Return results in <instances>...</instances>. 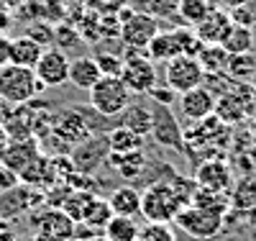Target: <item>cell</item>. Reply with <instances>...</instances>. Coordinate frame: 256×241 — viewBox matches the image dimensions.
<instances>
[{
  "instance_id": "1",
  "label": "cell",
  "mask_w": 256,
  "mask_h": 241,
  "mask_svg": "<svg viewBox=\"0 0 256 241\" xmlns=\"http://www.w3.org/2000/svg\"><path fill=\"white\" fill-rule=\"evenodd\" d=\"M184 198L174 190L169 180H156L141 190V215L146 221L174 223L177 213L184 208Z\"/></svg>"
},
{
  "instance_id": "2",
  "label": "cell",
  "mask_w": 256,
  "mask_h": 241,
  "mask_svg": "<svg viewBox=\"0 0 256 241\" xmlns=\"http://www.w3.org/2000/svg\"><path fill=\"white\" fill-rule=\"evenodd\" d=\"M41 93H44V85L38 82L34 67H20L13 62L0 67V98L8 105L34 103Z\"/></svg>"
},
{
  "instance_id": "3",
  "label": "cell",
  "mask_w": 256,
  "mask_h": 241,
  "mask_svg": "<svg viewBox=\"0 0 256 241\" xmlns=\"http://www.w3.org/2000/svg\"><path fill=\"white\" fill-rule=\"evenodd\" d=\"M88 93H90V105L105 118H118L128 108V103L134 100V93L123 85V80L110 75H102Z\"/></svg>"
},
{
  "instance_id": "4",
  "label": "cell",
  "mask_w": 256,
  "mask_h": 241,
  "mask_svg": "<svg viewBox=\"0 0 256 241\" xmlns=\"http://www.w3.org/2000/svg\"><path fill=\"white\" fill-rule=\"evenodd\" d=\"M254 105L256 93L251 82H233L223 95H216V116L228 126H238L254 116Z\"/></svg>"
},
{
  "instance_id": "5",
  "label": "cell",
  "mask_w": 256,
  "mask_h": 241,
  "mask_svg": "<svg viewBox=\"0 0 256 241\" xmlns=\"http://www.w3.org/2000/svg\"><path fill=\"white\" fill-rule=\"evenodd\" d=\"M174 223L192 238H200V241H208V238H216L220 231H223V213L220 210H212V208H202V205H195L190 203L184 205Z\"/></svg>"
},
{
  "instance_id": "6",
  "label": "cell",
  "mask_w": 256,
  "mask_h": 241,
  "mask_svg": "<svg viewBox=\"0 0 256 241\" xmlns=\"http://www.w3.org/2000/svg\"><path fill=\"white\" fill-rule=\"evenodd\" d=\"M118 18H120V36L118 39L126 44V49L146 52L148 41L162 31L159 18H154L146 11H123Z\"/></svg>"
},
{
  "instance_id": "7",
  "label": "cell",
  "mask_w": 256,
  "mask_h": 241,
  "mask_svg": "<svg viewBox=\"0 0 256 241\" xmlns=\"http://www.w3.org/2000/svg\"><path fill=\"white\" fill-rule=\"evenodd\" d=\"M118 77L123 80V85L134 95H146L156 85V62L146 52L128 49V54L123 57V67H120Z\"/></svg>"
},
{
  "instance_id": "8",
  "label": "cell",
  "mask_w": 256,
  "mask_h": 241,
  "mask_svg": "<svg viewBox=\"0 0 256 241\" xmlns=\"http://www.w3.org/2000/svg\"><path fill=\"white\" fill-rule=\"evenodd\" d=\"M202 80H205V70L198 62V57L180 54L174 59L164 62V82H166V87H172L177 95L192 90V87H200Z\"/></svg>"
},
{
  "instance_id": "9",
  "label": "cell",
  "mask_w": 256,
  "mask_h": 241,
  "mask_svg": "<svg viewBox=\"0 0 256 241\" xmlns=\"http://www.w3.org/2000/svg\"><path fill=\"white\" fill-rule=\"evenodd\" d=\"M148 136L164 149L184 151V128L177 123V113L172 111V105H152V134Z\"/></svg>"
},
{
  "instance_id": "10",
  "label": "cell",
  "mask_w": 256,
  "mask_h": 241,
  "mask_svg": "<svg viewBox=\"0 0 256 241\" xmlns=\"http://www.w3.org/2000/svg\"><path fill=\"white\" fill-rule=\"evenodd\" d=\"M108 157H110L108 134H92L84 141H80L77 146H72L70 151V159L80 174H92Z\"/></svg>"
},
{
  "instance_id": "11",
  "label": "cell",
  "mask_w": 256,
  "mask_h": 241,
  "mask_svg": "<svg viewBox=\"0 0 256 241\" xmlns=\"http://www.w3.org/2000/svg\"><path fill=\"white\" fill-rule=\"evenodd\" d=\"M70 57L64 49L59 47H46L44 54H41V59L36 62V77L38 82L44 85V90L46 87H62L64 82H70Z\"/></svg>"
},
{
  "instance_id": "12",
  "label": "cell",
  "mask_w": 256,
  "mask_h": 241,
  "mask_svg": "<svg viewBox=\"0 0 256 241\" xmlns=\"http://www.w3.org/2000/svg\"><path fill=\"white\" fill-rule=\"evenodd\" d=\"M192 180L198 182V187H205V190H212V192H230L233 172H230V164L218 154V157H208L200 164H195Z\"/></svg>"
},
{
  "instance_id": "13",
  "label": "cell",
  "mask_w": 256,
  "mask_h": 241,
  "mask_svg": "<svg viewBox=\"0 0 256 241\" xmlns=\"http://www.w3.org/2000/svg\"><path fill=\"white\" fill-rule=\"evenodd\" d=\"M36 241H72L74 221L62 208H44L34 218Z\"/></svg>"
},
{
  "instance_id": "14",
  "label": "cell",
  "mask_w": 256,
  "mask_h": 241,
  "mask_svg": "<svg viewBox=\"0 0 256 241\" xmlns=\"http://www.w3.org/2000/svg\"><path fill=\"white\" fill-rule=\"evenodd\" d=\"M38 203H44V190H36L31 185L18 182L16 187L0 192V215L6 221H13V218L34 210Z\"/></svg>"
},
{
  "instance_id": "15",
  "label": "cell",
  "mask_w": 256,
  "mask_h": 241,
  "mask_svg": "<svg viewBox=\"0 0 256 241\" xmlns=\"http://www.w3.org/2000/svg\"><path fill=\"white\" fill-rule=\"evenodd\" d=\"M177 111L184 121L195 123V121H202L208 116L216 113V95H212L205 85L200 87H192V90L182 93L180 100H177Z\"/></svg>"
},
{
  "instance_id": "16",
  "label": "cell",
  "mask_w": 256,
  "mask_h": 241,
  "mask_svg": "<svg viewBox=\"0 0 256 241\" xmlns=\"http://www.w3.org/2000/svg\"><path fill=\"white\" fill-rule=\"evenodd\" d=\"M38 154H41V144L34 136L31 139H10L6 144V149L0 151V162L8 164L13 172H18V177H20V172H24Z\"/></svg>"
},
{
  "instance_id": "17",
  "label": "cell",
  "mask_w": 256,
  "mask_h": 241,
  "mask_svg": "<svg viewBox=\"0 0 256 241\" xmlns=\"http://www.w3.org/2000/svg\"><path fill=\"white\" fill-rule=\"evenodd\" d=\"M230 26H233V24H230L228 11L220 8V6H216L192 31L198 34V39H200L202 44H220V41L226 39V34L230 31Z\"/></svg>"
},
{
  "instance_id": "18",
  "label": "cell",
  "mask_w": 256,
  "mask_h": 241,
  "mask_svg": "<svg viewBox=\"0 0 256 241\" xmlns=\"http://www.w3.org/2000/svg\"><path fill=\"white\" fill-rule=\"evenodd\" d=\"M146 54L152 57L156 64H164V62H169V59H174V57L184 54V52H182V41H180L177 31H174V29H166V31L162 29L152 41H148Z\"/></svg>"
},
{
  "instance_id": "19",
  "label": "cell",
  "mask_w": 256,
  "mask_h": 241,
  "mask_svg": "<svg viewBox=\"0 0 256 241\" xmlns=\"http://www.w3.org/2000/svg\"><path fill=\"white\" fill-rule=\"evenodd\" d=\"M118 126H126L141 136H148L152 134V105H146L144 100H131L126 111L118 116Z\"/></svg>"
},
{
  "instance_id": "20",
  "label": "cell",
  "mask_w": 256,
  "mask_h": 241,
  "mask_svg": "<svg viewBox=\"0 0 256 241\" xmlns=\"http://www.w3.org/2000/svg\"><path fill=\"white\" fill-rule=\"evenodd\" d=\"M100 77H102V72L98 67L95 57H77V59L70 62V82H72V87H77V90L88 93Z\"/></svg>"
},
{
  "instance_id": "21",
  "label": "cell",
  "mask_w": 256,
  "mask_h": 241,
  "mask_svg": "<svg viewBox=\"0 0 256 241\" xmlns=\"http://www.w3.org/2000/svg\"><path fill=\"white\" fill-rule=\"evenodd\" d=\"M110 208H113V215H141V190L134 187V185H120L110 192L108 198Z\"/></svg>"
},
{
  "instance_id": "22",
  "label": "cell",
  "mask_w": 256,
  "mask_h": 241,
  "mask_svg": "<svg viewBox=\"0 0 256 241\" xmlns=\"http://www.w3.org/2000/svg\"><path fill=\"white\" fill-rule=\"evenodd\" d=\"M46 47L31 36H18V39H10V62L13 64H20V67H36V62L41 59Z\"/></svg>"
},
{
  "instance_id": "23",
  "label": "cell",
  "mask_w": 256,
  "mask_h": 241,
  "mask_svg": "<svg viewBox=\"0 0 256 241\" xmlns=\"http://www.w3.org/2000/svg\"><path fill=\"white\" fill-rule=\"evenodd\" d=\"M108 141H110V154H128V151H144L146 136L136 134V131L116 126L108 131Z\"/></svg>"
},
{
  "instance_id": "24",
  "label": "cell",
  "mask_w": 256,
  "mask_h": 241,
  "mask_svg": "<svg viewBox=\"0 0 256 241\" xmlns=\"http://www.w3.org/2000/svg\"><path fill=\"white\" fill-rule=\"evenodd\" d=\"M141 226L136 223V218L131 215H113L108 226L102 228L105 241H136Z\"/></svg>"
},
{
  "instance_id": "25",
  "label": "cell",
  "mask_w": 256,
  "mask_h": 241,
  "mask_svg": "<svg viewBox=\"0 0 256 241\" xmlns=\"http://www.w3.org/2000/svg\"><path fill=\"white\" fill-rule=\"evenodd\" d=\"M254 44H256L254 29L233 24L230 31L226 34V39L220 41V47H223L228 54H244V52H254Z\"/></svg>"
},
{
  "instance_id": "26",
  "label": "cell",
  "mask_w": 256,
  "mask_h": 241,
  "mask_svg": "<svg viewBox=\"0 0 256 241\" xmlns=\"http://www.w3.org/2000/svg\"><path fill=\"white\" fill-rule=\"evenodd\" d=\"M256 72V54L254 52H244V54H228L226 62V75L236 82H251Z\"/></svg>"
},
{
  "instance_id": "27",
  "label": "cell",
  "mask_w": 256,
  "mask_h": 241,
  "mask_svg": "<svg viewBox=\"0 0 256 241\" xmlns=\"http://www.w3.org/2000/svg\"><path fill=\"white\" fill-rule=\"evenodd\" d=\"M216 6H218L216 0H180V6H177V18L182 21L184 26L195 29Z\"/></svg>"
},
{
  "instance_id": "28",
  "label": "cell",
  "mask_w": 256,
  "mask_h": 241,
  "mask_svg": "<svg viewBox=\"0 0 256 241\" xmlns=\"http://www.w3.org/2000/svg\"><path fill=\"white\" fill-rule=\"evenodd\" d=\"M113 167L123 180H136L138 174L146 169V154L144 151H128V154H110Z\"/></svg>"
},
{
  "instance_id": "29",
  "label": "cell",
  "mask_w": 256,
  "mask_h": 241,
  "mask_svg": "<svg viewBox=\"0 0 256 241\" xmlns=\"http://www.w3.org/2000/svg\"><path fill=\"white\" fill-rule=\"evenodd\" d=\"M110 218H113V208H110V203H108V200H102V198H95V200L88 205V210H84L82 221H77V223H84V226H90L92 231L102 233V228L108 226Z\"/></svg>"
},
{
  "instance_id": "30",
  "label": "cell",
  "mask_w": 256,
  "mask_h": 241,
  "mask_svg": "<svg viewBox=\"0 0 256 241\" xmlns=\"http://www.w3.org/2000/svg\"><path fill=\"white\" fill-rule=\"evenodd\" d=\"M92 200H95V192H92V190L72 187V190L67 192V198H64V203H62V210L77 223V221H82L84 210H88V205H90Z\"/></svg>"
},
{
  "instance_id": "31",
  "label": "cell",
  "mask_w": 256,
  "mask_h": 241,
  "mask_svg": "<svg viewBox=\"0 0 256 241\" xmlns=\"http://www.w3.org/2000/svg\"><path fill=\"white\" fill-rule=\"evenodd\" d=\"M198 62L202 64L205 72H223L226 62H228V52L220 47V44H205L198 54Z\"/></svg>"
},
{
  "instance_id": "32",
  "label": "cell",
  "mask_w": 256,
  "mask_h": 241,
  "mask_svg": "<svg viewBox=\"0 0 256 241\" xmlns=\"http://www.w3.org/2000/svg\"><path fill=\"white\" fill-rule=\"evenodd\" d=\"M230 198V205L233 208H241V210H248L254 203H256V177H246L236 185V190L228 192Z\"/></svg>"
},
{
  "instance_id": "33",
  "label": "cell",
  "mask_w": 256,
  "mask_h": 241,
  "mask_svg": "<svg viewBox=\"0 0 256 241\" xmlns=\"http://www.w3.org/2000/svg\"><path fill=\"white\" fill-rule=\"evenodd\" d=\"M138 241H177V233H174L172 223L148 221V223L138 231Z\"/></svg>"
},
{
  "instance_id": "34",
  "label": "cell",
  "mask_w": 256,
  "mask_h": 241,
  "mask_svg": "<svg viewBox=\"0 0 256 241\" xmlns=\"http://www.w3.org/2000/svg\"><path fill=\"white\" fill-rule=\"evenodd\" d=\"M148 6H144L146 13H152L154 18H177V6L180 0H146Z\"/></svg>"
},
{
  "instance_id": "35",
  "label": "cell",
  "mask_w": 256,
  "mask_h": 241,
  "mask_svg": "<svg viewBox=\"0 0 256 241\" xmlns=\"http://www.w3.org/2000/svg\"><path fill=\"white\" fill-rule=\"evenodd\" d=\"M98 67L102 75H110V77H118L120 75V67H123V57L120 54H113V52H100L95 57Z\"/></svg>"
},
{
  "instance_id": "36",
  "label": "cell",
  "mask_w": 256,
  "mask_h": 241,
  "mask_svg": "<svg viewBox=\"0 0 256 241\" xmlns=\"http://www.w3.org/2000/svg\"><path fill=\"white\" fill-rule=\"evenodd\" d=\"M26 36L36 39V41L41 44V47H52V44H54V26L44 24V21H36V24H31V26H28Z\"/></svg>"
},
{
  "instance_id": "37",
  "label": "cell",
  "mask_w": 256,
  "mask_h": 241,
  "mask_svg": "<svg viewBox=\"0 0 256 241\" xmlns=\"http://www.w3.org/2000/svg\"><path fill=\"white\" fill-rule=\"evenodd\" d=\"M228 16H230V24H236V26H248V29L256 26V11L251 8V3L228 11Z\"/></svg>"
},
{
  "instance_id": "38",
  "label": "cell",
  "mask_w": 256,
  "mask_h": 241,
  "mask_svg": "<svg viewBox=\"0 0 256 241\" xmlns=\"http://www.w3.org/2000/svg\"><path fill=\"white\" fill-rule=\"evenodd\" d=\"M77 39H80V36H77L74 26H67V24L54 26V47H59V49H70V41H77Z\"/></svg>"
},
{
  "instance_id": "39",
  "label": "cell",
  "mask_w": 256,
  "mask_h": 241,
  "mask_svg": "<svg viewBox=\"0 0 256 241\" xmlns=\"http://www.w3.org/2000/svg\"><path fill=\"white\" fill-rule=\"evenodd\" d=\"M146 98L148 100H154V103H162V105H172L174 108V103H177V93L172 90V87H152V90L146 93Z\"/></svg>"
},
{
  "instance_id": "40",
  "label": "cell",
  "mask_w": 256,
  "mask_h": 241,
  "mask_svg": "<svg viewBox=\"0 0 256 241\" xmlns=\"http://www.w3.org/2000/svg\"><path fill=\"white\" fill-rule=\"evenodd\" d=\"M18 182H20L18 172H13L8 164L0 162V192H3V190H10V187H16Z\"/></svg>"
},
{
  "instance_id": "41",
  "label": "cell",
  "mask_w": 256,
  "mask_h": 241,
  "mask_svg": "<svg viewBox=\"0 0 256 241\" xmlns=\"http://www.w3.org/2000/svg\"><path fill=\"white\" fill-rule=\"evenodd\" d=\"M92 8L100 11L102 16H116V11H120L126 6V0H92Z\"/></svg>"
},
{
  "instance_id": "42",
  "label": "cell",
  "mask_w": 256,
  "mask_h": 241,
  "mask_svg": "<svg viewBox=\"0 0 256 241\" xmlns=\"http://www.w3.org/2000/svg\"><path fill=\"white\" fill-rule=\"evenodd\" d=\"M10 62V39L0 34V67Z\"/></svg>"
},
{
  "instance_id": "43",
  "label": "cell",
  "mask_w": 256,
  "mask_h": 241,
  "mask_svg": "<svg viewBox=\"0 0 256 241\" xmlns=\"http://www.w3.org/2000/svg\"><path fill=\"white\" fill-rule=\"evenodd\" d=\"M216 3L226 11H233V8H238V6H248L251 0H216Z\"/></svg>"
},
{
  "instance_id": "44",
  "label": "cell",
  "mask_w": 256,
  "mask_h": 241,
  "mask_svg": "<svg viewBox=\"0 0 256 241\" xmlns=\"http://www.w3.org/2000/svg\"><path fill=\"white\" fill-rule=\"evenodd\" d=\"M0 241H16V231L10 228V221H6L0 226Z\"/></svg>"
},
{
  "instance_id": "45",
  "label": "cell",
  "mask_w": 256,
  "mask_h": 241,
  "mask_svg": "<svg viewBox=\"0 0 256 241\" xmlns=\"http://www.w3.org/2000/svg\"><path fill=\"white\" fill-rule=\"evenodd\" d=\"M248 139H251V144H254V149H256V116L251 118V126H248Z\"/></svg>"
},
{
  "instance_id": "46",
  "label": "cell",
  "mask_w": 256,
  "mask_h": 241,
  "mask_svg": "<svg viewBox=\"0 0 256 241\" xmlns=\"http://www.w3.org/2000/svg\"><path fill=\"white\" fill-rule=\"evenodd\" d=\"M246 215H248V223H251V226H256V203L246 210Z\"/></svg>"
},
{
  "instance_id": "47",
  "label": "cell",
  "mask_w": 256,
  "mask_h": 241,
  "mask_svg": "<svg viewBox=\"0 0 256 241\" xmlns=\"http://www.w3.org/2000/svg\"><path fill=\"white\" fill-rule=\"evenodd\" d=\"M6 113H8V103L0 98V123H3V118H6Z\"/></svg>"
},
{
  "instance_id": "48",
  "label": "cell",
  "mask_w": 256,
  "mask_h": 241,
  "mask_svg": "<svg viewBox=\"0 0 256 241\" xmlns=\"http://www.w3.org/2000/svg\"><path fill=\"white\" fill-rule=\"evenodd\" d=\"M3 3H6L8 8H18V6H20V0H3Z\"/></svg>"
},
{
  "instance_id": "49",
  "label": "cell",
  "mask_w": 256,
  "mask_h": 241,
  "mask_svg": "<svg viewBox=\"0 0 256 241\" xmlns=\"http://www.w3.org/2000/svg\"><path fill=\"white\" fill-rule=\"evenodd\" d=\"M77 241H105V236H90V238H77Z\"/></svg>"
},
{
  "instance_id": "50",
  "label": "cell",
  "mask_w": 256,
  "mask_h": 241,
  "mask_svg": "<svg viewBox=\"0 0 256 241\" xmlns=\"http://www.w3.org/2000/svg\"><path fill=\"white\" fill-rule=\"evenodd\" d=\"M251 87H254V93H256V72H254V77H251Z\"/></svg>"
},
{
  "instance_id": "51",
  "label": "cell",
  "mask_w": 256,
  "mask_h": 241,
  "mask_svg": "<svg viewBox=\"0 0 256 241\" xmlns=\"http://www.w3.org/2000/svg\"><path fill=\"white\" fill-rule=\"evenodd\" d=\"M3 223H6V218H3V215H0V226H3Z\"/></svg>"
},
{
  "instance_id": "52",
  "label": "cell",
  "mask_w": 256,
  "mask_h": 241,
  "mask_svg": "<svg viewBox=\"0 0 256 241\" xmlns=\"http://www.w3.org/2000/svg\"><path fill=\"white\" fill-rule=\"evenodd\" d=\"M136 241H138V238H136Z\"/></svg>"
}]
</instances>
